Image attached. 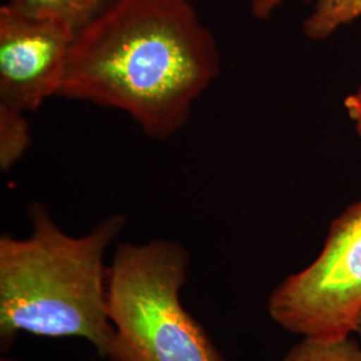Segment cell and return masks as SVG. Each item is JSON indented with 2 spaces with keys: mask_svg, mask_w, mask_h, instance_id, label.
Here are the masks:
<instances>
[{
  "mask_svg": "<svg viewBox=\"0 0 361 361\" xmlns=\"http://www.w3.org/2000/svg\"><path fill=\"white\" fill-rule=\"evenodd\" d=\"M190 255L173 240L116 246L107 276V310L116 361H225L180 290Z\"/></svg>",
  "mask_w": 361,
  "mask_h": 361,
  "instance_id": "3",
  "label": "cell"
},
{
  "mask_svg": "<svg viewBox=\"0 0 361 361\" xmlns=\"http://www.w3.org/2000/svg\"><path fill=\"white\" fill-rule=\"evenodd\" d=\"M360 328H361V320H360ZM359 331H360V329H359Z\"/></svg>",
  "mask_w": 361,
  "mask_h": 361,
  "instance_id": "13",
  "label": "cell"
},
{
  "mask_svg": "<svg viewBox=\"0 0 361 361\" xmlns=\"http://www.w3.org/2000/svg\"><path fill=\"white\" fill-rule=\"evenodd\" d=\"M344 106L347 109L349 118L355 122L357 134L361 138V87L349 94L344 101Z\"/></svg>",
  "mask_w": 361,
  "mask_h": 361,
  "instance_id": "10",
  "label": "cell"
},
{
  "mask_svg": "<svg viewBox=\"0 0 361 361\" xmlns=\"http://www.w3.org/2000/svg\"><path fill=\"white\" fill-rule=\"evenodd\" d=\"M0 361H18V360H13V359H7V357H6V359H4V357H1V359H0Z\"/></svg>",
  "mask_w": 361,
  "mask_h": 361,
  "instance_id": "12",
  "label": "cell"
},
{
  "mask_svg": "<svg viewBox=\"0 0 361 361\" xmlns=\"http://www.w3.org/2000/svg\"><path fill=\"white\" fill-rule=\"evenodd\" d=\"M27 113L0 104V169L8 171L31 145Z\"/></svg>",
  "mask_w": 361,
  "mask_h": 361,
  "instance_id": "7",
  "label": "cell"
},
{
  "mask_svg": "<svg viewBox=\"0 0 361 361\" xmlns=\"http://www.w3.org/2000/svg\"><path fill=\"white\" fill-rule=\"evenodd\" d=\"M75 38L65 25L0 8V104L37 111L58 97Z\"/></svg>",
  "mask_w": 361,
  "mask_h": 361,
  "instance_id": "5",
  "label": "cell"
},
{
  "mask_svg": "<svg viewBox=\"0 0 361 361\" xmlns=\"http://www.w3.org/2000/svg\"><path fill=\"white\" fill-rule=\"evenodd\" d=\"M268 312L283 329L308 338L360 329L361 201L334 221L317 258L274 288Z\"/></svg>",
  "mask_w": 361,
  "mask_h": 361,
  "instance_id": "4",
  "label": "cell"
},
{
  "mask_svg": "<svg viewBox=\"0 0 361 361\" xmlns=\"http://www.w3.org/2000/svg\"><path fill=\"white\" fill-rule=\"evenodd\" d=\"M118 0H10L7 3L18 13L56 20L73 32H80Z\"/></svg>",
  "mask_w": 361,
  "mask_h": 361,
  "instance_id": "6",
  "label": "cell"
},
{
  "mask_svg": "<svg viewBox=\"0 0 361 361\" xmlns=\"http://www.w3.org/2000/svg\"><path fill=\"white\" fill-rule=\"evenodd\" d=\"M31 234L0 237V349L20 334L83 338L116 361L109 317L106 252L126 219L111 214L83 235L66 233L39 202L28 207Z\"/></svg>",
  "mask_w": 361,
  "mask_h": 361,
  "instance_id": "2",
  "label": "cell"
},
{
  "mask_svg": "<svg viewBox=\"0 0 361 361\" xmlns=\"http://www.w3.org/2000/svg\"><path fill=\"white\" fill-rule=\"evenodd\" d=\"M219 71L217 42L193 0H118L75 35L58 97L116 109L168 140Z\"/></svg>",
  "mask_w": 361,
  "mask_h": 361,
  "instance_id": "1",
  "label": "cell"
},
{
  "mask_svg": "<svg viewBox=\"0 0 361 361\" xmlns=\"http://www.w3.org/2000/svg\"><path fill=\"white\" fill-rule=\"evenodd\" d=\"M281 361H361V345L350 336L334 340L302 337Z\"/></svg>",
  "mask_w": 361,
  "mask_h": 361,
  "instance_id": "9",
  "label": "cell"
},
{
  "mask_svg": "<svg viewBox=\"0 0 361 361\" xmlns=\"http://www.w3.org/2000/svg\"><path fill=\"white\" fill-rule=\"evenodd\" d=\"M360 16L361 0H317L314 11L304 23V31L308 38L323 40Z\"/></svg>",
  "mask_w": 361,
  "mask_h": 361,
  "instance_id": "8",
  "label": "cell"
},
{
  "mask_svg": "<svg viewBox=\"0 0 361 361\" xmlns=\"http://www.w3.org/2000/svg\"><path fill=\"white\" fill-rule=\"evenodd\" d=\"M283 0H252V13L259 19H265L271 11L280 6ZM310 1V0H307Z\"/></svg>",
  "mask_w": 361,
  "mask_h": 361,
  "instance_id": "11",
  "label": "cell"
}]
</instances>
